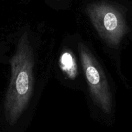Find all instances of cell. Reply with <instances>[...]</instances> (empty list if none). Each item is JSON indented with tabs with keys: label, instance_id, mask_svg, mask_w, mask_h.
<instances>
[{
	"label": "cell",
	"instance_id": "6da1fadb",
	"mask_svg": "<svg viewBox=\"0 0 132 132\" xmlns=\"http://www.w3.org/2000/svg\"><path fill=\"white\" fill-rule=\"evenodd\" d=\"M11 66V78L5 99L4 111L7 122L12 126L26 110L32 93L34 58L27 33L19 40Z\"/></svg>",
	"mask_w": 132,
	"mask_h": 132
},
{
	"label": "cell",
	"instance_id": "7a4b0ae2",
	"mask_svg": "<svg viewBox=\"0 0 132 132\" xmlns=\"http://www.w3.org/2000/svg\"><path fill=\"white\" fill-rule=\"evenodd\" d=\"M86 12L101 38L115 49L132 39V17L124 7L101 1L90 3Z\"/></svg>",
	"mask_w": 132,
	"mask_h": 132
},
{
	"label": "cell",
	"instance_id": "3957f363",
	"mask_svg": "<svg viewBox=\"0 0 132 132\" xmlns=\"http://www.w3.org/2000/svg\"><path fill=\"white\" fill-rule=\"evenodd\" d=\"M78 51L91 98L104 113H111L113 110L112 95L103 70L83 43L79 44Z\"/></svg>",
	"mask_w": 132,
	"mask_h": 132
},
{
	"label": "cell",
	"instance_id": "277c9868",
	"mask_svg": "<svg viewBox=\"0 0 132 132\" xmlns=\"http://www.w3.org/2000/svg\"><path fill=\"white\" fill-rule=\"evenodd\" d=\"M60 66L63 73L74 79L77 75V67L74 56L69 51H65L60 57Z\"/></svg>",
	"mask_w": 132,
	"mask_h": 132
}]
</instances>
